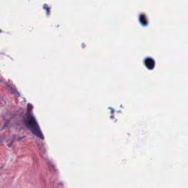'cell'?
<instances>
[{"label":"cell","mask_w":188,"mask_h":188,"mask_svg":"<svg viewBox=\"0 0 188 188\" xmlns=\"http://www.w3.org/2000/svg\"><path fill=\"white\" fill-rule=\"evenodd\" d=\"M26 123H27V125L28 126V128L30 129L34 135H36V136L40 138L41 139H43L44 136L42 134V133L40 130L38 124L33 117H30L26 121Z\"/></svg>","instance_id":"cell-1"},{"label":"cell","mask_w":188,"mask_h":188,"mask_svg":"<svg viewBox=\"0 0 188 188\" xmlns=\"http://www.w3.org/2000/svg\"><path fill=\"white\" fill-rule=\"evenodd\" d=\"M145 65L149 69H152L155 66V62L151 58H147L145 61Z\"/></svg>","instance_id":"cell-2"}]
</instances>
